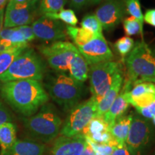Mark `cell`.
<instances>
[{
	"label": "cell",
	"mask_w": 155,
	"mask_h": 155,
	"mask_svg": "<svg viewBox=\"0 0 155 155\" xmlns=\"http://www.w3.org/2000/svg\"><path fill=\"white\" fill-rule=\"evenodd\" d=\"M0 39L9 40L14 46H28V43L35 39L32 26L3 28L0 33Z\"/></svg>",
	"instance_id": "2e32d148"
},
{
	"label": "cell",
	"mask_w": 155,
	"mask_h": 155,
	"mask_svg": "<svg viewBox=\"0 0 155 155\" xmlns=\"http://www.w3.org/2000/svg\"><path fill=\"white\" fill-rule=\"evenodd\" d=\"M81 28L91 32L95 35H103L102 25L94 13H89L85 15L81 22Z\"/></svg>",
	"instance_id": "484cf974"
},
{
	"label": "cell",
	"mask_w": 155,
	"mask_h": 155,
	"mask_svg": "<svg viewBox=\"0 0 155 155\" xmlns=\"http://www.w3.org/2000/svg\"><path fill=\"white\" fill-rule=\"evenodd\" d=\"M81 134L98 144H108L114 147L119 145L112 137L109 126L103 117L95 116Z\"/></svg>",
	"instance_id": "5bb4252c"
},
{
	"label": "cell",
	"mask_w": 155,
	"mask_h": 155,
	"mask_svg": "<svg viewBox=\"0 0 155 155\" xmlns=\"http://www.w3.org/2000/svg\"><path fill=\"white\" fill-rule=\"evenodd\" d=\"M129 107V104L126 101L124 95V91L123 89H121L111 107L103 116V118L109 126V128L114 124L116 120L124 116Z\"/></svg>",
	"instance_id": "d6986e66"
},
{
	"label": "cell",
	"mask_w": 155,
	"mask_h": 155,
	"mask_svg": "<svg viewBox=\"0 0 155 155\" xmlns=\"http://www.w3.org/2000/svg\"><path fill=\"white\" fill-rule=\"evenodd\" d=\"M85 139H86V142L91 146L96 155H111L114 148H115L111 145L98 144V143L94 142L88 137H85Z\"/></svg>",
	"instance_id": "1f68e13d"
},
{
	"label": "cell",
	"mask_w": 155,
	"mask_h": 155,
	"mask_svg": "<svg viewBox=\"0 0 155 155\" xmlns=\"http://www.w3.org/2000/svg\"><path fill=\"white\" fill-rule=\"evenodd\" d=\"M152 123H153V124H154V126H155V116H154V117L152 118Z\"/></svg>",
	"instance_id": "ee69618b"
},
{
	"label": "cell",
	"mask_w": 155,
	"mask_h": 155,
	"mask_svg": "<svg viewBox=\"0 0 155 155\" xmlns=\"http://www.w3.org/2000/svg\"><path fill=\"white\" fill-rule=\"evenodd\" d=\"M35 1H40V0H9V2H16V3H27Z\"/></svg>",
	"instance_id": "ab89813d"
},
{
	"label": "cell",
	"mask_w": 155,
	"mask_h": 155,
	"mask_svg": "<svg viewBox=\"0 0 155 155\" xmlns=\"http://www.w3.org/2000/svg\"><path fill=\"white\" fill-rule=\"evenodd\" d=\"M39 50L52 68L56 72L64 73L68 71L78 53L76 46L68 41L53 42L48 45L40 46Z\"/></svg>",
	"instance_id": "ba28073f"
},
{
	"label": "cell",
	"mask_w": 155,
	"mask_h": 155,
	"mask_svg": "<svg viewBox=\"0 0 155 155\" xmlns=\"http://www.w3.org/2000/svg\"><path fill=\"white\" fill-rule=\"evenodd\" d=\"M81 155H96L94 150L88 143L86 142L84 150H83Z\"/></svg>",
	"instance_id": "74e56055"
},
{
	"label": "cell",
	"mask_w": 155,
	"mask_h": 155,
	"mask_svg": "<svg viewBox=\"0 0 155 155\" xmlns=\"http://www.w3.org/2000/svg\"><path fill=\"white\" fill-rule=\"evenodd\" d=\"M132 116L133 114L122 116L109 128L112 137L119 145L125 144L130 129Z\"/></svg>",
	"instance_id": "ffe728a7"
},
{
	"label": "cell",
	"mask_w": 155,
	"mask_h": 155,
	"mask_svg": "<svg viewBox=\"0 0 155 155\" xmlns=\"http://www.w3.org/2000/svg\"><path fill=\"white\" fill-rule=\"evenodd\" d=\"M154 137V129L148 120L133 114L126 146L131 155H141Z\"/></svg>",
	"instance_id": "9c48e42d"
},
{
	"label": "cell",
	"mask_w": 155,
	"mask_h": 155,
	"mask_svg": "<svg viewBox=\"0 0 155 155\" xmlns=\"http://www.w3.org/2000/svg\"><path fill=\"white\" fill-rule=\"evenodd\" d=\"M28 46H16L0 54V75L8 70L15 58L24 52Z\"/></svg>",
	"instance_id": "cb8c5ba5"
},
{
	"label": "cell",
	"mask_w": 155,
	"mask_h": 155,
	"mask_svg": "<svg viewBox=\"0 0 155 155\" xmlns=\"http://www.w3.org/2000/svg\"><path fill=\"white\" fill-rule=\"evenodd\" d=\"M32 28L35 38L43 41H63L68 37L63 22L45 15L32 23Z\"/></svg>",
	"instance_id": "7c38bea8"
},
{
	"label": "cell",
	"mask_w": 155,
	"mask_h": 155,
	"mask_svg": "<svg viewBox=\"0 0 155 155\" xmlns=\"http://www.w3.org/2000/svg\"><path fill=\"white\" fill-rule=\"evenodd\" d=\"M66 32L68 36L72 39L76 47L82 46L84 44L91 40L96 35L90 31L83 28H77L66 25Z\"/></svg>",
	"instance_id": "603a6c76"
},
{
	"label": "cell",
	"mask_w": 155,
	"mask_h": 155,
	"mask_svg": "<svg viewBox=\"0 0 155 155\" xmlns=\"http://www.w3.org/2000/svg\"><path fill=\"white\" fill-rule=\"evenodd\" d=\"M89 70L88 62L78 51L69 68V75L74 80L83 83L88 78Z\"/></svg>",
	"instance_id": "44dd1931"
},
{
	"label": "cell",
	"mask_w": 155,
	"mask_h": 155,
	"mask_svg": "<svg viewBox=\"0 0 155 155\" xmlns=\"http://www.w3.org/2000/svg\"><path fill=\"white\" fill-rule=\"evenodd\" d=\"M106 1V0H90V2L89 4L91 5H98V4H101L104 2Z\"/></svg>",
	"instance_id": "60d3db41"
},
{
	"label": "cell",
	"mask_w": 155,
	"mask_h": 155,
	"mask_svg": "<svg viewBox=\"0 0 155 155\" xmlns=\"http://www.w3.org/2000/svg\"><path fill=\"white\" fill-rule=\"evenodd\" d=\"M7 2H9V0H0V11L2 9H4Z\"/></svg>",
	"instance_id": "b9f144b4"
},
{
	"label": "cell",
	"mask_w": 155,
	"mask_h": 155,
	"mask_svg": "<svg viewBox=\"0 0 155 155\" xmlns=\"http://www.w3.org/2000/svg\"><path fill=\"white\" fill-rule=\"evenodd\" d=\"M44 144L31 139H17L13 146L2 155H45Z\"/></svg>",
	"instance_id": "ac0fdd59"
},
{
	"label": "cell",
	"mask_w": 155,
	"mask_h": 155,
	"mask_svg": "<svg viewBox=\"0 0 155 155\" xmlns=\"http://www.w3.org/2000/svg\"><path fill=\"white\" fill-rule=\"evenodd\" d=\"M4 18H5V9L0 11V33L4 27Z\"/></svg>",
	"instance_id": "f35d334b"
},
{
	"label": "cell",
	"mask_w": 155,
	"mask_h": 155,
	"mask_svg": "<svg viewBox=\"0 0 155 155\" xmlns=\"http://www.w3.org/2000/svg\"><path fill=\"white\" fill-rule=\"evenodd\" d=\"M111 155H131L126 144L119 145L114 148Z\"/></svg>",
	"instance_id": "8d00e7d4"
},
{
	"label": "cell",
	"mask_w": 155,
	"mask_h": 155,
	"mask_svg": "<svg viewBox=\"0 0 155 155\" xmlns=\"http://www.w3.org/2000/svg\"><path fill=\"white\" fill-rule=\"evenodd\" d=\"M144 21L155 28V9H150L146 11L144 15Z\"/></svg>",
	"instance_id": "e575fe53"
},
{
	"label": "cell",
	"mask_w": 155,
	"mask_h": 155,
	"mask_svg": "<svg viewBox=\"0 0 155 155\" xmlns=\"http://www.w3.org/2000/svg\"><path fill=\"white\" fill-rule=\"evenodd\" d=\"M68 0H40L38 11L42 15L55 14L63 9Z\"/></svg>",
	"instance_id": "d4e9b609"
},
{
	"label": "cell",
	"mask_w": 155,
	"mask_h": 155,
	"mask_svg": "<svg viewBox=\"0 0 155 155\" xmlns=\"http://www.w3.org/2000/svg\"><path fill=\"white\" fill-rule=\"evenodd\" d=\"M12 116L10 113L5 107V106L0 101V125L7 122H12Z\"/></svg>",
	"instance_id": "836d02e7"
},
{
	"label": "cell",
	"mask_w": 155,
	"mask_h": 155,
	"mask_svg": "<svg viewBox=\"0 0 155 155\" xmlns=\"http://www.w3.org/2000/svg\"><path fill=\"white\" fill-rule=\"evenodd\" d=\"M121 71L119 64L112 61L91 65L88 75L90 91L97 104L109 90L116 75Z\"/></svg>",
	"instance_id": "8992f818"
},
{
	"label": "cell",
	"mask_w": 155,
	"mask_h": 155,
	"mask_svg": "<svg viewBox=\"0 0 155 155\" xmlns=\"http://www.w3.org/2000/svg\"><path fill=\"white\" fill-rule=\"evenodd\" d=\"M77 48L90 65L111 61L114 58V54L104 35L95 37Z\"/></svg>",
	"instance_id": "4fadbf2b"
},
{
	"label": "cell",
	"mask_w": 155,
	"mask_h": 155,
	"mask_svg": "<svg viewBox=\"0 0 155 155\" xmlns=\"http://www.w3.org/2000/svg\"><path fill=\"white\" fill-rule=\"evenodd\" d=\"M126 13L124 0H106L94 14L100 21L103 30L111 31L124 20Z\"/></svg>",
	"instance_id": "8fae6325"
},
{
	"label": "cell",
	"mask_w": 155,
	"mask_h": 155,
	"mask_svg": "<svg viewBox=\"0 0 155 155\" xmlns=\"http://www.w3.org/2000/svg\"><path fill=\"white\" fill-rule=\"evenodd\" d=\"M124 95L126 101L129 104L134 106L135 108L146 107L155 101V95L152 94H146L137 97H129L126 96L124 91Z\"/></svg>",
	"instance_id": "f546056e"
},
{
	"label": "cell",
	"mask_w": 155,
	"mask_h": 155,
	"mask_svg": "<svg viewBox=\"0 0 155 155\" xmlns=\"http://www.w3.org/2000/svg\"><path fill=\"white\" fill-rule=\"evenodd\" d=\"M154 155H155V154H154Z\"/></svg>",
	"instance_id": "f6af8a7d"
},
{
	"label": "cell",
	"mask_w": 155,
	"mask_h": 155,
	"mask_svg": "<svg viewBox=\"0 0 155 155\" xmlns=\"http://www.w3.org/2000/svg\"><path fill=\"white\" fill-rule=\"evenodd\" d=\"M128 80L125 84L132 87L137 81L155 79V49L144 40L134 44L126 58Z\"/></svg>",
	"instance_id": "3957f363"
},
{
	"label": "cell",
	"mask_w": 155,
	"mask_h": 155,
	"mask_svg": "<svg viewBox=\"0 0 155 155\" xmlns=\"http://www.w3.org/2000/svg\"><path fill=\"white\" fill-rule=\"evenodd\" d=\"M45 87L48 96L65 111L78 104L83 93V83L64 73L50 78Z\"/></svg>",
	"instance_id": "277c9868"
},
{
	"label": "cell",
	"mask_w": 155,
	"mask_h": 155,
	"mask_svg": "<svg viewBox=\"0 0 155 155\" xmlns=\"http://www.w3.org/2000/svg\"><path fill=\"white\" fill-rule=\"evenodd\" d=\"M134 46V41L130 37L124 36L119 38L115 42V48L121 57L129 55Z\"/></svg>",
	"instance_id": "4dcf8cb0"
},
{
	"label": "cell",
	"mask_w": 155,
	"mask_h": 155,
	"mask_svg": "<svg viewBox=\"0 0 155 155\" xmlns=\"http://www.w3.org/2000/svg\"><path fill=\"white\" fill-rule=\"evenodd\" d=\"M86 141L81 134L73 137L61 136L55 140L49 155H81Z\"/></svg>",
	"instance_id": "9a60e30c"
},
{
	"label": "cell",
	"mask_w": 155,
	"mask_h": 155,
	"mask_svg": "<svg viewBox=\"0 0 155 155\" xmlns=\"http://www.w3.org/2000/svg\"><path fill=\"white\" fill-rule=\"evenodd\" d=\"M0 96L13 110L26 117L36 114L49 100L45 89L35 80L0 83Z\"/></svg>",
	"instance_id": "6da1fadb"
},
{
	"label": "cell",
	"mask_w": 155,
	"mask_h": 155,
	"mask_svg": "<svg viewBox=\"0 0 155 155\" xmlns=\"http://www.w3.org/2000/svg\"><path fill=\"white\" fill-rule=\"evenodd\" d=\"M149 81V82H152V83H153L154 84V86H155V79H148V80H146V81Z\"/></svg>",
	"instance_id": "7bdbcfd3"
},
{
	"label": "cell",
	"mask_w": 155,
	"mask_h": 155,
	"mask_svg": "<svg viewBox=\"0 0 155 155\" xmlns=\"http://www.w3.org/2000/svg\"><path fill=\"white\" fill-rule=\"evenodd\" d=\"M97 102L92 97L74 106L69 112L60 131L61 136L73 137L82 132L96 116Z\"/></svg>",
	"instance_id": "52a82bcc"
},
{
	"label": "cell",
	"mask_w": 155,
	"mask_h": 155,
	"mask_svg": "<svg viewBox=\"0 0 155 155\" xmlns=\"http://www.w3.org/2000/svg\"><path fill=\"white\" fill-rule=\"evenodd\" d=\"M44 15L49 18L61 20L68 26L75 27L78 22V19L74 11L71 9H63L59 12L55 13V14H47Z\"/></svg>",
	"instance_id": "4316f807"
},
{
	"label": "cell",
	"mask_w": 155,
	"mask_h": 155,
	"mask_svg": "<svg viewBox=\"0 0 155 155\" xmlns=\"http://www.w3.org/2000/svg\"><path fill=\"white\" fill-rule=\"evenodd\" d=\"M27 132L32 138L47 143L55 139L63 125L61 116L51 104H45L34 115L24 119Z\"/></svg>",
	"instance_id": "7a4b0ae2"
},
{
	"label": "cell",
	"mask_w": 155,
	"mask_h": 155,
	"mask_svg": "<svg viewBox=\"0 0 155 155\" xmlns=\"http://www.w3.org/2000/svg\"><path fill=\"white\" fill-rule=\"evenodd\" d=\"M17 127L12 122L0 125V147L2 155L7 152L17 141Z\"/></svg>",
	"instance_id": "7402d4cb"
},
{
	"label": "cell",
	"mask_w": 155,
	"mask_h": 155,
	"mask_svg": "<svg viewBox=\"0 0 155 155\" xmlns=\"http://www.w3.org/2000/svg\"><path fill=\"white\" fill-rule=\"evenodd\" d=\"M137 114L144 117L147 120L152 119L155 116V101H154L150 105L143 108H136Z\"/></svg>",
	"instance_id": "d6a6232c"
},
{
	"label": "cell",
	"mask_w": 155,
	"mask_h": 155,
	"mask_svg": "<svg viewBox=\"0 0 155 155\" xmlns=\"http://www.w3.org/2000/svg\"><path fill=\"white\" fill-rule=\"evenodd\" d=\"M39 1L27 3L8 2L4 18L5 28L29 25L33 22L38 11Z\"/></svg>",
	"instance_id": "30bf717a"
},
{
	"label": "cell",
	"mask_w": 155,
	"mask_h": 155,
	"mask_svg": "<svg viewBox=\"0 0 155 155\" xmlns=\"http://www.w3.org/2000/svg\"><path fill=\"white\" fill-rule=\"evenodd\" d=\"M126 12L131 17L137 19L141 25V28L144 26V15L141 11V4L139 0H124Z\"/></svg>",
	"instance_id": "83f0119b"
},
{
	"label": "cell",
	"mask_w": 155,
	"mask_h": 155,
	"mask_svg": "<svg viewBox=\"0 0 155 155\" xmlns=\"http://www.w3.org/2000/svg\"><path fill=\"white\" fill-rule=\"evenodd\" d=\"M124 83L123 73L121 71L116 75L111 88L108 91L101 101L97 104L96 116L103 117L109 109L114 101L121 91Z\"/></svg>",
	"instance_id": "e0dca14e"
},
{
	"label": "cell",
	"mask_w": 155,
	"mask_h": 155,
	"mask_svg": "<svg viewBox=\"0 0 155 155\" xmlns=\"http://www.w3.org/2000/svg\"><path fill=\"white\" fill-rule=\"evenodd\" d=\"M46 68L43 61L35 50L28 48L15 58L5 73L0 75V83L18 80L43 79Z\"/></svg>",
	"instance_id": "5b68a950"
},
{
	"label": "cell",
	"mask_w": 155,
	"mask_h": 155,
	"mask_svg": "<svg viewBox=\"0 0 155 155\" xmlns=\"http://www.w3.org/2000/svg\"><path fill=\"white\" fill-rule=\"evenodd\" d=\"M90 0H69L70 5L75 9L83 8V7L88 5Z\"/></svg>",
	"instance_id": "d590c367"
},
{
	"label": "cell",
	"mask_w": 155,
	"mask_h": 155,
	"mask_svg": "<svg viewBox=\"0 0 155 155\" xmlns=\"http://www.w3.org/2000/svg\"><path fill=\"white\" fill-rule=\"evenodd\" d=\"M123 27L125 34L127 36H132L140 34L141 40H144L143 37V28L141 25L135 18L132 17H129L123 20Z\"/></svg>",
	"instance_id": "f1b7e54d"
}]
</instances>
